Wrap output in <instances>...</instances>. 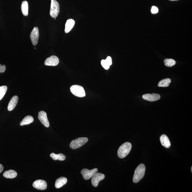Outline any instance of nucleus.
<instances>
[{"label":"nucleus","mask_w":192,"mask_h":192,"mask_svg":"<svg viewBox=\"0 0 192 192\" xmlns=\"http://www.w3.org/2000/svg\"><path fill=\"white\" fill-rule=\"evenodd\" d=\"M169 1H178V0H169Z\"/></svg>","instance_id":"29"},{"label":"nucleus","mask_w":192,"mask_h":192,"mask_svg":"<svg viewBox=\"0 0 192 192\" xmlns=\"http://www.w3.org/2000/svg\"><path fill=\"white\" fill-rule=\"evenodd\" d=\"M28 3L27 1H23L21 4V9L23 15L25 16L28 15Z\"/></svg>","instance_id":"20"},{"label":"nucleus","mask_w":192,"mask_h":192,"mask_svg":"<svg viewBox=\"0 0 192 192\" xmlns=\"http://www.w3.org/2000/svg\"><path fill=\"white\" fill-rule=\"evenodd\" d=\"M146 167L143 164H140L135 169L133 179L135 183H138L143 177L145 174Z\"/></svg>","instance_id":"1"},{"label":"nucleus","mask_w":192,"mask_h":192,"mask_svg":"<svg viewBox=\"0 0 192 192\" xmlns=\"http://www.w3.org/2000/svg\"><path fill=\"white\" fill-rule=\"evenodd\" d=\"M59 63V59L55 56H52L47 58L45 62V65L47 66H56Z\"/></svg>","instance_id":"11"},{"label":"nucleus","mask_w":192,"mask_h":192,"mask_svg":"<svg viewBox=\"0 0 192 192\" xmlns=\"http://www.w3.org/2000/svg\"><path fill=\"white\" fill-rule=\"evenodd\" d=\"M7 89H8V87L5 85L4 86L0 87V100H1L5 95Z\"/></svg>","instance_id":"23"},{"label":"nucleus","mask_w":192,"mask_h":192,"mask_svg":"<svg viewBox=\"0 0 192 192\" xmlns=\"http://www.w3.org/2000/svg\"><path fill=\"white\" fill-rule=\"evenodd\" d=\"M50 156L53 160H59L63 161L66 159L65 156L62 153L55 154L53 153H51Z\"/></svg>","instance_id":"19"},{"label":"nucleus","mask_w":192,"mask_h":192,"mask_svg":"<svg viewBox=\"0 0 192 192\" xmlns=\"http://www.w3.org/2000/svg\"><path fill=\"white\" fill-rule=\"evenodd\" d=\"M142 98L145 100L153 102L157 101L160 100V96L159 94L152 93V94H144L142 96Z\"/></svg>","instance_id":"12"},{"label":"nucleus","mask_w":192,"mask_h":192,"mask_svg":"<svg viewBox=\"0 0 192 192\" xmlns=\"http://www.w3.org/2000/svg\"><path fill=\"white\" fill-rule=\"evenodd\" d=\"M105 177V175L104 174L96 173L92 178L91 181L92 186L95 187L98 186L100 181H102Z\"/></svg>","instance_id":"8"},{"label":"nucleus","mask_w":192,"mask_h":192,"mask_svg":"<svg viewBox=\"0 0 192 192\" xmlns=\"http://www.w3.org/2000/svg\"><path fill=\"white\" fill-rule=\"evenodd\" d=\"M19 98L17 96H14L9 101L8 106V109L11 111L14 109L18 103Z\"/></svg>","instance_id":"13"},{"label":"nucleus","mask_w":192,"mask_h":192,"mask_svg":"<svg viewBox=\"0 0 192 192\" xmlns=\"http://www.w3.org/2000/svg\"><path fill=\"white\" fill-rule=\"evenodd\" d=\"M101 65L103 68L106 70H108L110 68V66L105 60H103L101 61Z\"/></svg>","instance_id":"24"},{"label":"nucleus","mask_w":192,"mask_h":192,"mask_svg":"<svg viewBox=\"0 0 192 192\" xmlns=\"http://www.w3.org/2000/svg\"><path fill=\"white\" fill-rule=\"evenodd\" d=\"M4 169V167L3 165L1 164H0V173L3 171Z\"/></svg>","instance_id":"28"},{"label":"nucleus","mask_w":192,"mask_h":192,"mask_svg":"<svg viewBox=\"0 0 192 192\" xmlns=\"http://www.w3.org/2000/svg\"><path fill=\"white\" fill-rule=\"evenodd\" d=\"M67 182V179L65 177H61L57 179L55 182V186L57 189L60 188Z\"/></svg>","instance_id":"15"},{"label":"nucleus","mask_w":192,"mask_h":192,"mask_svg":"<svg viewBox=\"0 0 192 192\" xmlns=\"http://www.w3.org/2000/svg\"><path fill=\"white\" fill-rule=\"evenodd\" d=\"M105 60L107 62V63L109 64V65L110 66L112 65V59L110 56H108L107 58Z\"/></svg>","instance_id":"27"},{"label":"nucleus","mask_w":192,"mask_h":192,"mask_svg":"<svg viewBox=\"0 0 192 192\" xmlns=\"http://www.w3.org/2000/svg\"><path fill=\"white\" fill-rule=\"evenodd\" d=\"M32 186L35 189L39 190H44L47 188V183L44 180H38L36 181L33 183Z\"/></svg>","instance_id":"9"},{"label":"nucleus","mask_w":192,"mask_h":192,"mask_svg":"<svg viewBox=\"0 0 192 192\" xmlns=\"http://www.w3.org/2000/svg\"><path fill=\"white\" fill-rule=\"evenodd\" d=\"M39 36L38 28L37 27H35L33 28L30 35V39L33 45H36L37 44L38 42Z\"/></svg>","instance_id":"7"},{"label":"nucleus","mask_w":192,"mask_h":192,"mask_svg":"<svg viewBox=\"0 0 192 192\" xmlns=\"http://www.w3.org/2000/svg\"><path fill=\"white\" fill-rule=\"evenodd\" d=\"M3 175L4 177L6 178L13 179L17 176V173L15 171L10 170L5 172Z\"/></svg>","instance_id":"17"},{"label":"nucleus","mask_w":192,"mask_h":192,"mask_svg":"<svg viewBox=\"0 0 192 192\" xmlns=\"http://www.w3.org/2000/svg\"><path fill=\"white\" fill-rule=\"evenodd\" d=\"M160 140L161 143L163 146L167 148H170L171 146L170 141L166 135L162 134L160 137Z\"/></svg>","instance_id":"14"},{"label":"nucleus","mask_w":192,"mask_h":192,"mask_svg":"<svg viewBox=\"0 0 192 192\" xmlns=\"http://www.w3.org/2000/svg\"><path fill=\"white\" fill-rule=\"evenodd\" d=\"M98 171V169L96 168L91 170L84 169L81 170V173L83 178L85 180H88L91 179Z\"/></svg>","instance_id":"6"},{"label":"nucleus","mask_w":192,"mask_h":192,"mask_svg":"<svg viewBox=\"0 0 192 192\" xmlns=\"http://www.w3.org/2000/svg\"><path fill=\"white\" fill-rule=\"evenodd\" d=\"M60 12V6L56 0H51L50 15L52 18H56Z\"/></svg>","instance_id":"5"},{"label":"nucleus","mask_w":192,"mask_h":192,"mask_svg":"<svg viewBox=\"0 0 192 192\" xmlns=\"http://www.w3.org/2000/svg\"><path fill=\"white\" fill-rule=\"evenodd\" d=\"M71 92L75 96L82 98L85 96V92L83 87L80 85H73L70 87Z\"/></svg>","instance_id":"4"},{"label":"nucleus","mask_w":192,"mask_h":192,"mask_svg":"<svg viewBox=\"0 0 192 192\" xmlns=\"http://www.w3.org/2000/svg\"><path fill=\"white\" fill-rule=\"evenodd\" d=\"M34 118L31 116L28 115L23 118L20 122V125L22 126L30 124L34 122Z\"/></svg>","instance_id":"18"},{"label":"nucleus","mask_w":192,"mask_h":192,"mask_svg":"<svg viewBox=\"0 0 192 192\" xmlns=\"http://www.w3.org/2000/svg\"><path fill=\"white\" fill-rule=\"evenodd\" d=\"M151 12L152 14H156L158 13V9L156 6H153L151 9Z\"/></svg>","instance_id":"25"},{"label":"nucleus","mask_w":192,"mask_h":192,"mask_svg":"<svg viewBox=\"0 0 192 192\" xmlns=\"http://www.w3.org/2000/svg\"><path fill=\"white\" fill-rule=\"evenodd\" d=\"M164 63L165 66L168 67H172L176 64V62L172 59H165Z\"/></svg>","instance_id":"22"},{"label":"nucleus","mask_w":192,"mask_h":192,"mask_svg":"<svg viewBox=\"0 0 192 192\" xmlns=\"http://www.w3.org/2000/svg\"><path fill=\"white\" fill-rule=\"evenodd\" d=\"M88 141L87 137H80L71 141L70 144V148L76 149L84 145Z\"/></svg>","instance_id":"3"},{"label":"nucleus","mask_w":192,"mask_h":192,"mask_svg":"<svg viewBox=\"0 0 192 192\" xmlns=\"http://www.w3.org/2000/svg\"><path fill=\"white\" fill-rule=\"evenodd\" d=\"M38 118L40 122L45 126L46 127H49V122L46 112L43 111H40L38 114Z\"/></svg>","instance_id":"10"},{"label":"nucleus","mask_w":192,"mask_h":192,"mask_svg":"<svg viewBox=\"0 0 192 192\" xmlns=\"http://www.w3.org/2000/svg\"><path fill=\"white\" fill-rule=\"evenodd\" d=\"M171 82V80L169 78H165L160 80L158 83V86L160 87H167L169 86Z\"/></svg>","instance_id":"21"},{"label":"nucleus","mask_w":192,"mask_h":192,"mask_svg":"<svg viewBox=\"0 0 192 192\" xmlns=\"http://www.w3.org/2000/svg\"><path fill=\"white\" fill-rule=\"evenodd\" d=\"M191 172H192V167H191Z\"/></svg>","instance_id":"30"},{"label":"nucleus","mask_w":192,"mask_h":192,"mask_svg":"<svg viewBox=\"0 0 192 192\" xmlns=\"http://www.w3.org/2000/svg\"><path fill=\"white\" fill-rule=\"evenodd\" d=\"M75 21L72 19H70L67 21L65 25V32L68 33L70 32L75 25Z\"/></svg>","instance_id":"16"},{"label":"nucleus","mask_w":192,"mask_h":192,"mask_svg":"<svg viewBox=\"0 0 192 192\" xmlns=\"http://www.w3.org/2000/svg\"><path fill=\"white\" fill-rule=\"evenodd\" d=\"M132 148V144L130 142H126L122 144L118 149L117 155L120 158H124L130 153Z\"/></svg>","instance_id":"2"},{"label":"nucleus","mask_w":192,"mask_h":192,"mask_svg":"<svg viewBox=\"0 0 192 192\" xmlns=\"http://www.w3.org/2000/svg\"><path fill=\"white\" fill-rule=\"evenodd\" d=\"M6 66L5 65H2L0 64V73H4L6 70Z\"/></svg>","instance_id":"26"}]
</instances>
